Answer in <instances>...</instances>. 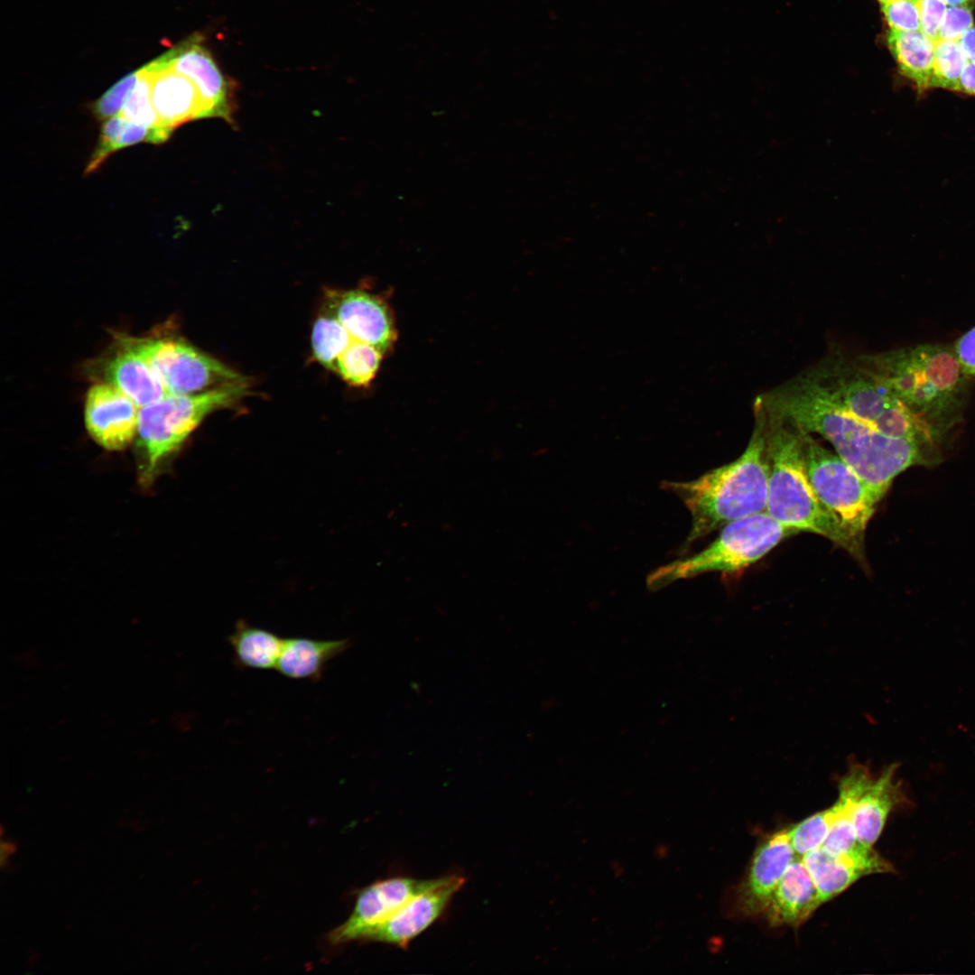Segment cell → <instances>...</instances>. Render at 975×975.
Instances as JSON below:
<instances>
[{
    "label": "cell",
    "instance_id": "cell-1",
    "mask_svg": "<svg viewBox=\"0 0 975 975\" xmlns=\"http://www.w3.org/2000/svg\"><path fill=\"white\" fill-rule=\"evenodd\" d=\"M755 405L828 441L878 495L916 463L925 425L859 360L833 354L757 397Z\"/></svg>",
    "mask_w": 975,
    "mask_h": 975
},
{
    "label": "cell",
    "instance_id": "cell-2",
    "mask_svg": "<svg viewBox=\"0 0 975 975\" xmlns=\"http://www.w3.org/2000/svg\"><path fill=\"white\" fill-rule=\"evenodd\" d=\"M857 357L937 442L961 421L971 378L953 346L925 343Z\"/></svg>",
    "mask_w": 975,
    "mask_h": 975
},
{
    "label": "cell",
    "instance_id": "cell-3",
    "mask_svg": "<svg viewBox=\"0 0 975 975\" xmlns=\"http://www.w3.org/2000/svg\"><path fill=\"white\" fill-rule=\"evenodd\" d=\"M756 425L745 451L735 460L690 481L665 480L663 489L675 495L688 509L692 525L679 555L700 539L727 524L766 512L769 461L766 425L755 411Z\"/></svg>",
    "mask_w": 975,
    "mask_h": 975
},
{
    "label": "cell",
    "instance_id": "cell-4",
    "mask_svg": "<svg viewBox=\"0 0 975 975\" xmlns=\"http://www.w3.org/2000/svg\"><path fill=\"white\" fill-rule=\"evenodd\" d=\"M754 409L766 425L769 461L766 512L785 527L819 534L861 560L862 543L826 509L809 480L800 430L757 405Z\"/></svg>",
    "mask_w": 975,
    "mask_h": 975
},
{
    "label": "cell",
    "instance_id": "cell-5",
    "mask_svg": "<svg viewBox=\"0 0 975 975\" xmlns=\"http://www.w3.org/2000/svg\"><path fill=\"white\" fill-rule=\"evenodd\" d=\"M249 385L197 395L167 394L141 406L135 439L140 482L149 485L210 413L246 397Z\"/></svg>",
    "mask_w": 975,
    "mask_h": 975
},
{
    "label": "cell",
    "instance_id": "cell-6",
    "mask_svg": "<svg viewBox=\"0 0 975 975\" xmlns=\"http://www.w3.org/2000/svg\"><path fill=\"white\" fill-rule=\"evenodd\" d=\"M794 533L766 512L735 520L724 525L717 538L703 550L651 571L646 577V587L657 591L675 581L704 573L737 572L760 560Z\"/></svg>",
    "mask_w": 975,
    "mask_h": 975
},
{
    "label": "cell",
    "instance_id": "cell-7",
    "mask_svg": "<svg viewBox=\"0 0 975 975\" xmlns=\"http://www.w3.org/2000/svg\"><path fill=\"white\" fill-rule=\"evenodd\" d=\"M124 337L149 364L167 394L197 395L249 385L246 377L172 333Z\"/></svg>",
    "mask_w": 975,
    "mask_h": 975
},
{
    "label": "cell",
    "instance_id": "cell-8",
    "mask_svg": "<svg viewBox=\"0 0 975 975\" xmlns=\"http://www.w3.org/2000/svg\"><path fill=\"white\" fill-rule=\"evenodd\" d=\"M800 435L806 473L817 497L847 531L863 543L865 530L879 497L849 464L825 449L811 433L800 430Z\"/></svg>",
    "mask_w": 975,
    "mask_h": 975
},
{
    "label": "cell",
    "instance_id": "cell-9",
    "mask_svg": "<svg viewBox=\"0 0 975 975\" xmlns=\"http://www.w3.org/2000/svg\"><path fill=\"white\" fill-rule=\"evenodd\" d=\"M437 881L438 878L421 880L395 877L373 883L360 891L351 915L329 933V941L332 944H340L366 940L411 898Z\"/></svg>",
    "mask_w": 975,
    "mask_h": 975
},
{
    "label": "cell",
    "instance_id": "cell-10",
    "mask_svg": "<svg viewBox=\"0 0 975 975\" xmlns=\"http://www.w3.org/2000/svg\"><path fill=\"white\" fill-rule=\"evenodd\" d=\"M82 370L88 379L116 387L139 407L167 395L149 364L129 345L124 334L116 335L113 346L87 361Z\"/></svg>",
    "mask_w": 975,
    "mask_h": 975
},
{
    "label": "cell",
    "instance_id": "cell-11",
    "mask_svg": "<svg viewBox=\"0 0 975 975\" xmlns=\"http://www.w3.org/2000/svg\"><path fill=\"white\" fill-rule=\"evenodd\" d=\"M796 857L788 831L766 837L757 848L743 880L737 886L733 906L745 917L763 915L779 881Z\"/></svg>",
    "mask_w": 975,
    "mask_h": 975
},
{
    "label": "cell",
    "instance_id": "cell-12",
    "mask_svg": "<svg viewBox=\"0 0 975 975\" xmlns=\"http://www.w3.org/2000/svg\"><path fill=\"white\" fill-rule=\"evenodd\" d=\"M465 881V878L460 875L438 878L432 887L411 898L391 918L371 932L365 941L405 948L443 914Z\"/></svg>",
    "mask_w": 975,
    "mask_h": 975
},
{
    "label": "cell",
    "instance_id": "cell-13",
    "mask_svg": "<svg viewBox=\"0 0 975 975\" xmlns=\"http://www.w3.org/2000/svg\"><path fill=\"white\" fill-rule=\"evenodd\" d=\"M139 408L116 387L94 383L85 399L84 418L88 432L106 450H123L135 439Z\"/></svg>",
    "mask_w": 975,
    "mask_h": 975
},
{
    "label": "cell",
    "instance_id": "cell-14",
    "mask_svg": "<svg viewBox=\"0 0 975 975\" xmlns=\"http://www.w3.org/2000/svg\"><path fill=\"white\" fill-rule=\"evenodd\" d=\"M327 312L333 315L354 340L375 346L383 353L394 344L396 332L387 305L377 296L361 290L330 291Z\"/></svg>",
    "mask_w": 975,
    "mask_h": 975
},
{
    "label": "cell",
    "instance_id": "cell-15",
    "mask_svg": "<svg viewBox=\"0 0 975 975\" xmlns=\"http://www.w3.org/2000/svg\"><path fill=\"white\" fill-rule=\"evenodd\" d=\"M193 36L173 48L157 60L190 78L197 85L210 117L233 124V91L209 51Z\"/></svg>",
    "mask_w": 975,
    "mask_h": 975
},
{
    "label": "cell",
    "instance_id": "cell-16",
    "mask_svg": "<svg viewBox=\"0 0 975 975\" xmlns=\"http://www.w3.org/2000/svg\"><path fill=\"white\" fill-rule=\"evenodd\" d=\"M802 858L822 904L839 896L865 876L896 871L888 860L868 846L837 855L819 847Z\"/></svg>",
    "mask_w": 975,
    "mask_h": 975
},
{
    "label": "cell",
    "instance_id": "cell-17",
    "mask_svg": "<svg viewBox=\"0 0 975 975\" xmlns=\"http://www.w3.org/2000/svg\"><path fill=\"white\" fill-rule=\"evenodd\" d=\"M152 76V102L162 127L173 131L190 120L210 117L195 82L157 60L145 65Z\"/></svg>",
    "mask_w": 975,
    "mask_h": 975
},
{
    "label": "cell",
    "instance_id": "cell-18",
    "mask_svg": "<svg viewBox=\"0 0 975 975\" xmlns=\"http://www.w3.org/2000/svg\"><path fill=\"white\" fill-rule=\"evenodd\" d=\"M897 765L887 766L873 776L855 805L853 823L858 840L873 847L896 808L909 804L901 781L896 779Z\"/></svg>",
    "mask_w": 975,
    "mask_h": 975
},
{
    "label": "cell",
    "instance_id": "cell-19",
    "mask_svg": "<svg viewBox=\"0 0 975 975\" xmlns=\"http://www.w3.org/2000/svg\"><path fill=\"white\" fill-rule=\"evenodd\" d=\"M818 889L803 858L796 855L779 881L764 913L772 927L803 924L822 905Z\"/></svg>",
    "mask_w": 975,
    "mask_h": 975
},
{
    "label": "cell",
    "instance_id": "cell-20",
    "mask_svg": "<svg viewBox=\"0 0 975 975\" xmlns=\"http://www.w3.org/2000/svg\"><path fill=\"white\" fill-rule=\"evenodd\" d=\"M872 777L871 772L866 766L851 764L847 773L840 779L838 797L833 803L836 807V816L825 840L820 846L830 854L853 852L867 846L857 838L853 814L859 797Z\"/></svg>",
    "mask_w": 975,
    "mask_h": 975
},
{
    "label": "cell",
    "instance_id": "cell-21",
    "mask_svg": "<svg viewBox=\"0 0 975 975\" xmlns=\"http://www.w3.org/2000/svg\"><path fill=\"white\" fill-rule=\"evenodd\" d=\"M351 645L349 638H284L275 670L289 679L318 682L322 677L326 664L342 655Z\"/></svg>",
    "mask_w": 975,
    "mask_h": 975
},
{
    "label": "cell",
    "instance_id": "cell-22",
    "mask_svg": "<svg viewBox=\"0 0 975 975\" xmlns=\"http://www.w3.org/2000/svg\"><path fill=\"white\" fill-rule=\"evenodd\" d=\"M887 43L901 73L920 91L930 88L935 42L921 30H889Z\"/></svg>",
    "mask_w": 975,
    "mask_h": 975
},
{
    "label": "cell",
    "instance_id": "cell-23",
    "mask_svg": "<svg viewBox=\"0 0 975 975\" xmlns=\"http://www.w3.org/2000/svg\"><path fill=\"white\" fill-rule=\"evenodd\" d=\"M284 638L269 630L238 621L228 636L236 664L239 667L275 669Z\"/></svg>",
    "mask_w": 975,
    "mask_h": 975
},
{
    "label": "cell",
    "instance_id": "cell-24",
    "mask_svg": "<svg viewBox=\"0 0 975 975\" xmlns=\"http://www.w3.org/2000/svg\"><path fill=\"white\" fill-rule=\"evenodd\" d=\"M172 132L165 128H149L129 122L122 116L109 118L102 126L99 143L87 166L86 172H95L103 162L119 149L141 142L161 144Z\"/></svg>",
    "mask_w": 975,
    "mask_h": 975
},
{
    "label": "cell",
    "instance_id": "cell-25",
    "mask_svg": "<svg viewBox=\"0 0 975 975\" xmlns=\"http://www.w3.org/2000/svg\"><path fill=\"white\" fill-rule=\"evenodd\" d=\"M383 352L368 343L352 340L338 358L334 371L354 386H367L376 376Z\"/></svg>",
    "mask_w": 975,
    "mask_h": 975
},
{
    "label": "cell",
    "instance_id": "cell-26",
    "mask_svg": "<svg viewBox=\"0 0 975 975\" xmlns=\"http://www.w3.org/2000/svg\"><path fill=\"white\" fill-rule=\"evenodd\" d=\"M354 340L347 329L330 313L320 315L311 331V348L316 360L334 371L339 356Z\"/></svg>",
    "mask_w": 975,
    "mask_h": 975
},
{
    "label": "cell",
    "instance_id": "cell-27",
    "mask_svg": "<svg viewBox=\"0 0 975 975\" xmlns=\"http://www.w3.org/2000/svg\"><path fill=\"white\" fill-rule=\"evenodd\" d=\"M970 61L960 42H935L930 88L960 92L961 78Z\"/></svg>",
    "mask_w": 975,
    "mask_h": 975
},
{
    "label": "cell",
    "instance_id": "cell-28",
    "mask_svg": "<svg viewBox=\"0 0 975 975\" xmlns=\"http://www.w3.org/2000/svg\"><path fill=\"white\" fill-rule=\"evenodd\" d=\"M836 816V807L817 812L788 828L790 842L796 855L803 857L819 848L825 840Z\"/></svg>",
    "mask_w": 975,
    "mask_h": 975
},
{
    "label": "cell",
    "instance_id": "cell-29",
    "mask_svg": "<svg viewBox=\"0 0 975 975\" xmlns=\"http://www.w3.org/2000/svg\"><path fill=\"white\" fill-rule=\"evenodd\" d=\"M118 116L149 128H164L153 106L152 76L146 66L141 68L140 78Z\"/></svg>",
    "mask_w": 975,
    "mask_h": 975
},
{
    "label": "cell",
    "instance_id": "cell-30",
    "mask_svg": "<svg viewBox=\"0 0 975 975\" xmlns=\"http://www.w3.org/2000/svg\"><path fill=\"white\" fill-rule=\"evenodd\" d=\"M140 75L141 69L128 73L108 88L94 103V114L100 119L119 115L125 103L134 90Z\"/></svg>",
    "mask_w": 975,
    "mask_h": 975
},
{
    "label": "cell",
    "instance_id": "cell-31",
    "mask_svg": "<svg viewBox=\"0 0 975 975\" xmlns=\"http://www.w3.org/2000/svg\"><path fill=\"white\" fill-rule=\"evenodd\" d=\"M889 30H920V0H878Z\"/></svg>",
    "mask_w": 975,
    "mask_h": 975
},
{
    "label": "cell",
    "instance_id": "cell-32",
    "mask_svg": "<svg viewBox=\"0 0 975 975\" xmlns=\"http://www.w3.org/2000/svg\"><path fill=\"white\" fill-rule=\"evenodd\" d=\"M973 25L970 8L948 6L940 30L939 40L960 42L963 35L974 27Z\"/></svg>",
    "mask_w": 975,
    "mask_h": 975
},
{
    "label": "cell",
    "instance_id": "cell-33",
    "mask_svg": "<svg viewBox=\"0 0 975 975\" xmlns=\"http://www.w3.org/2000/svg\"><path fill=\"white\" fill-rule=\"evenodd\" d=\"M920 30L937 42L948 5L942 0H920Z\"/></svg>",
    "mask_w": 975,
    "mask_h": 975
},
{
    "label": "cell",
    "instance_id": "cell-34",
    "mask_svg": "<svg viewBox=\"0 0 975 975\" xmlns=\"http://www.w3.org/2000/svg\"><path fill=\"white\" fill-rule=\"evenodd\" d=\"M966 376L975 377V326L960 337L953 345Z\"/></svg>",
    "mask_w": 975,
    "mask_h": 975
},
{
    "label": "cell",
    "instance_id": "cell-35",
    "mask_svg": "<svg viewBox=\"0 0 975 975\" xmlns=\"http://www.w3.org/2000/svg\"><path fill=\"white\" fill-rule=\"evenodd\" d=\"M960 92L975 96V63L970 61L966 66L960 84Z\"/></svg>",
    "mask_w": 975,
    "mask_h": 975
},
{
    "label": "cell",
    "instance_id": "cell-36",
    "mask_svg": "<svg viewBox=\"0 0 975 975\" xmlns=\"http://www.w3.org/2000/svg\"><path fill=\"white\" fill-rule=\"evenodd\" d=\"M960 42L970 60L975 63V27L969 30Z\"/></svg>",
    "mask_w": 975,
    "mask_h": 975
},
{
    "label": "cell",
    "instance_id": "cell-37",
    "mask_svg": "<svg viewBox=\"0 0 975 975\" xmlns=\"http://www.w3.org/2000/svg\"><path fill=\"white\" fill-rule=\"evenodd\" d=\"M16 851V845L12 841H2L1 843V867L5 868L7 864L9 858Z\"/></svg>",
    "mask_w": 975,
    "mask_h": 975
},
{
    "label": "cell",
    "instance_id": "cell-38",
    "mask_svg": "<svg viewBox=\"0 0 975 975\" xmlns=\"http://www.w3.org/2000/svg\"><path fill=\"white\" fill-rule=\"evenodd\" d=\"M948 6H964L971 7L975 6V0H942Z\"/></svg>",
    "mask_w": 975,
    "mask_h": 975
}]
</instances>
